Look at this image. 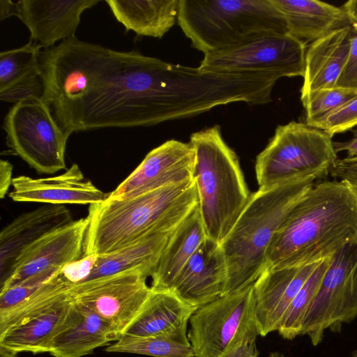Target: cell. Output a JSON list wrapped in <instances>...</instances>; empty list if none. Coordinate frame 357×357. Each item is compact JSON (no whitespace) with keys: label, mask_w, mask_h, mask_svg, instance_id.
Returning a JSON list of instances; mask_svg holds the SVG:
<instances>
[{"label":"cell","mask_w":357,"mask_h":357,"mask_svg":"<svg viewBox=\"0 0 357 357\" xmlns=\"http://www.w3.org/2000/svg\"><path fill=\"white\" fill-rule=\"evenodd\" d=\"M197 309L170 291H152L142 312L125 334L162 337L190 344L187 327Z\"/></svg>","instance_id":"22"},{"label":"cell","mask_w":357,"mask_h":357,"mask_svg":"<svg viewBox=\"0 0 357 357\" xmlns=\"http://www.w3.org/2000/svg\"><path fill=\"white\" fill-rule=\"evenodd\" d=\"M81 317L71 289L66 296L0 334V346L15 353H49L56 337Z\"/></svg>","instance_id":"17"},{"label":"cell","mask_w":357,"mask_h":357,"mask_svg":"<svg viewBox=\"0 0 357 357\" xmlns=\"http://www.w3.org/2000/svg\"><path fill=\"white\" fill-rule=\"evenodd\" d=\"M197 206L194 180L128 199L107 197L89 206L83 256L113 252L174 231Z\"/></svg>","instance_id":"3"},{"label":"cell","mask_w":357,"mask_h":357,"mask_svg":"<svg viewBox=\"0 0 357 357\" xmlns=\"http://www.w3.org/2000/svg\"><path fill=\"white\" fill-rule=\"evenodd\" d=\"M337 160L332 137L306 123L291 121L278 126L266 148L257 156L259 188L294 180L326 176Z\"/></svg>","instance_id":"7"},{"label":"cell","mask_w":357,"mask_h":357,"mask_svg":"<svg viewBox=\"0 0 357 357\" xmlns=\"http://www.w3.org/2000/svg\"><path fill=\"white\" fill-rule=\"evenodd\" d=\"M178 24L204 54L268 33H288L271 0H179Z\"/></svg>","instance_id":"6"},{"label":"cell","mask_w":357,"mask_h":357,"mask_svg":"<svg viewBox=\"0 0 357 357\" xmlns=\"http://www.w3.org/2000/svg\"><path fill=\"white\" fill-rule=\"evenodd\" d=\"M62 269L53 268L29 278L20 283L0 290V314L7 312L38 291Z\"/></svg>","instance_id":"32"},{"label":"cell","mask_w":357,"mask_h":357,"mask_svg":"<svg viewBox=\"0 0 357 357\" xmlns=\"http://www.w3.org/2000/svg\"><path fill=\"white\" fill-rule=\"evenodd\" d=\"M355 242L357 190L342 180L319 182L293 208L275 234L266 268L321 261Z\"/></svg>","instance_id":"2"},{"label":"cell","mask_w":357,"mask_h":357,"mask_svg":"<svg viewBox=\"0 0 357 357\" xmlns=\"http://www.w3.org/2000/svg\"><path fill=\"white\" fill-rule=\"evenodd\" d=\"M321 261L301 266L266 268L253 283L259 335L278 331L292 301Z\"/></svg>","instance_id":"16"},{"label":"cell","mask_w":357,"mask_h":357,"mask_svg":"<svg viewBox=\"0 0 357 357\" xmlns=\"http://www.w3.org/2000/svg\"><path fill=\"white\" fill-rule=\"evenodd\" d=\"M0 357H19L17 353H15L2 346H0Z\"/></svg>","instance_id":"40"},{"label":"cell","mask_w":357,"mask_h":357,"mask_svg":"<svg viewBox=\"0 0 357 357\" xmlns=\"http://www.w3.org/2000/svg\"><path fill=\"white\" fill-rule=\"evenodd\" d=\"M174 231L153 234L123 249L96 255L93 269L84 282L130 271H139L151 276Z\"/></svg>","instance_id":"27"},{"label":"cell","mask_w":357,"mask_h":357,"mask_svg":"<svg viewBox=\"0 0 357 357\" xmlns=\"http://www.w3.org/2000/svg\"><path fill=\"white\" fill-rule=\"evenodd\" d=\"M190 143L195 152L193 180L206 236L220 245L251 194L238 158L223 139L219 126L193 132Z\"/></svg>","instance_id":"5"},{"label":"cell","mask_w":357,"mask_h":357,"mask_svg":"<svg viewBox=\"0 0 357 357\" xmlns=\"http://www.w3.org/2000/svg\"><path fill=\"white\" fill-rule=\"evenodd\" d=\"M357 317V242L331 257L319 291L303 323L301 335L321 343L326 330L339 332Z\"/></svg>","instance_id":"11"},{"label":"cell","mask_w":357,"mask_h":357,"mask_svg":"<svg viewBox=\"0 0 357 357\" xmlns=\"http://www.w3.org/2000/svg\"><path fill=\"white\" fill-rule=\"evenodd\" d=\"M8 194L15 202H40L51 205H91L103 202L109 195L86 179L79 167L73 165L64 173L33 178L19 176L13 179Z\"/></svg>","instance_id":"18"},{"label":"cell","mask_w":357,"mask_h":357,"mask_svg":"<svg viewBox=\"0 0 357 357\" xmlns=\"http://www.w3.org/2000/svg\"><path fill=\"white\" fill-rule=\"evenodd\" d=\"M353 357H357V351L355 352V354H354Z\"/></svg>","instance_id":"43"},{"label":"cell","mask_w":357,"mask_h":357,"mask_svg":"<svg viewBox=\"0 0 357 357\" xmlns=\"http://www.w3.org/2000/svg\"><path fill=\"white\" fill-rule=\"evenodd\" d=\"M226 277V262L220 245L206 238L169 291L198 308L222 296Z\"/></svg>","instance_id":"19"},{"label":"cell","mask_w":357,"mask_h":357,"mask_svg":"<svg viewBox=\"0 0 357 357\" xmlns=\"http://www.w3.org/2000/svg\"><path fill=\"white\" fill-rule=\"evenodd\" d=\"M259 351L255 341L248 342L223 357H257Z\"/></svg>","instance_id":"38"},{"label":"cell","mask_w":357,"mask_h":357,"mask_svg":"<svg viewBox=\"0 0 357 357\" xmlns=\"http://www.w3.org/2000/svg\"><path fill=\"white\" fill-rule=\"evenodd\" d=\"M332 177L347 182L357 190V158L337 159L331 172Z\"/></svg>","instance_id":"35"},{"label":"cell","mask_w":357,"mask_h":357,"mask_svg":"<svg viewBox=\"0 0 357 357\" xmlns=\"http://www.w3.org/2000/svg\"><path fill=\"white\" fill-rule=\"evenodd\" d=\"M195 152L189 142L167 140L149 152L109 197L123 199L193 180Z\"/></svg>","instance_id":"14"},{"label":"cell","mask_w":357,"mask_h":357,"mask_svg":"<svg viewBox=\"0 0 357 357\" xmlns=\"http://www.w3.org/2000/svg\"><path fill=\"white\" fill-rule=\"evenodd\" d=\"M330 260L328 258L321 261L288 307L278 330L284 339L292 340L301 334L304 319L319 291Z\"/></svg>","instance_id":"29"},{"label":"cell","mask_w":357,"mask_h":357,"mask_svg":"<svg viewBox=\"0 0 357 357\" xmlns=\"http://www.w3.org/2000/svg\"><path fill=\"white\" fill-rule=\"evenodd\" d=\"M116 20L126 31L161 38L178 18L179 0H106Z\"/></svg>","instance_id":"26"},{"label":"cell","mask_w":357,"mask_h":357,"mask_svg":"<svg viewBox=\"0 0 357 357\" xmlns=\"http://www.w3.org/2000/svg\"><path fill=\"white\" fill-rule=\"evenodd\" d=\"M268 357H287L280 352H272L269 354Z\"/></svg>","instance_id":"41"},{"label":"cell","mask_w":357,"mask_h":357,"mask_svg":"<svg viewBox=\"0 0 357 357\" xmlns=\"http://www.w3.org/2000/svg\"><path fill=\"white\" fill-rule=\"evenodd\" d=\"M3 128L10 151L41 174L66 169L68 137L41 98L31 97L11 107Z\"/></svg>","instance_id":"9"},{"label":"cell","mask_w":357,"mask_h":357,"mask_svg":"<svg viewBox=\"0 0 357 357\" xmlns=\"http://www.w3.org/2000/svg\"><path fill=\"white\" fill-rule=\"evenodd\" d=\"M100 0L0 1V20L18 17L30 32V41L41 48L75 37L82 13Z\"/></svg>","instance_id":"13"},{"label":"cell","mask_w":357,"mask_h":357,"mask_svg":"<svg viewBox=\"0 0 357 357\" xmlns=\"http://www.w3.org/2000/svg\"><path fill=\"white\" fill-rule=\"evenodd\" d=\"M354 136L351 139L347 142H333V146L335 152L337 153L341 151H346L347 158L353 156L357 153V129L351 130Z\"/></svg>","instance_id":"37"},{"label":"cell","mask_w":357,"mask_h":357,"mask_svg":"<svg viewBox=\"0 0 357 357\" xmlns=\"http://www.w3.org/2000/svg\"><path fill=\"white\" fill-rule=\"evenodd\" d=\"M308 126L321 129L332 137L335 134L352 130L357 126V96L337 110Z\"/></svg>","instance_id":"33"},{"label":"cell","mask_w":357,"mask_h":357,"mask_svg":"<svg viewBox=\"0 0 357 357\" xmlns=\"http://www.w3.org/2000/svg\"><path fill=\"white\" fill-rule=\"evenodd\" d=\"M72 221L71 213L65 206L48 204L22 213L5 227L0 233V286L24 249Z\"/></svg>","instance_id":"20"},{"label":"cell","mask_w":357,"mask_h":357,"mask_svg":"<svg viewBox=\"0 0 357 357\" xmlns=\"http://www.w3.org/2000/svg\"><path fill=\"white\" fill-rule=\"evenodd\" d=\"M86 217L59 227L43 236L20 254L8 278L0 290L20 283L48 269H62L80 259L88 227Z\"/></svg>","instance_id":"15"},{"label":"cell","mask_w":357,"mask_h":357,"mask_svg":"<svg viewBox=\"0 0 357 357\" xmlns=\"http://www.w3.org/2000/svg\"><path fill=\"white\" fill-rule=\"evenodd\" d=\"M139 271L84 282L71 289L74 301L102 318L119 336L137 318L151 294Z\"/></svg>","instance_id":"12"},{"label":"cell","mask_w":357,"mask_h":357,"mask_svg":"<svg viewBox=\"0 0 357 357\" xmlns=\"http://www.w3.org/2000/svg\"><path fill=\"white\" fill-rule=\"evenodd\" d=\"M108 353H126L153 357H195L190 344L162 337H140L124 334L109 344Z\"/></svg>","instance_id":"30"},{"label":"cell","mask_w":357,"mask_h":357,"mask_svg":"<svg viewBox=\"0 0 357 357\" xmlns=\"http://www.w3.org/2000/svg\"><path fill=\"white\" fill-rule=\"evenodd\" d=\"M349 17L351 24L357 26V0H350L341 6Z\"/></svg>","instance_id":"39"},{"label":"cell","mask_w":357,"mask_h":357,"mask_svg":"<svg viewBox=\"0 0 357 357\" xmlns=\"http://www.w3.org/2000/svg\"><path fill=\"white\" fill-rule=\"evenodd\" d=\"M351 38L348 59L335 86L357 91V26L354 24H351Z\"/></svg>","instance_id":"34"},{"label":"cell","mask_w":357,"mask_h":357,"mask_svg":"<svg viewBox=\"0 0 357 357\" xmlns=\"http://www.w3.org/2000/svg\"><path fill=\"white\" fill-rule=\"evenodd\" d=\"M307 45L288 33H268L205 54L199 68L220 74L303 77Z\"/></svg>","instance_id":"10"},{"label":"cell","mask_w":357,"mask_h":357,"mask_svg":"<svg viewBox=\"0 0 357 357\" xmlns=\"http://www.w3.org/2000/svg\"><path fill=\"white\" fill-rule=\"evenodd\" d=\"M77 305L81 317L54 340L49 351L54 357H82L119 339V336L98 314Z\"/></svg>","instance_id":"28"},{"label":"cell","mask_w":357,"mask_h":357,"mask_svg":"<svg viewBox=\"0 0 357 357\" xmlns=\"http://www.w3.org/2000/svg\"><path fill=\"white\" fill-rule=\"evenodd\" d=\"M352 158H357V153H356L353 156L350 157Z\"/></svg>","instance_id":"42"},{"label":"cell","mask_w":357,"mask_h":357,"mask_svg":"<svg viewBox=\"0 0 357 357\" xmlns=\"http://www.w3.org/2000/svg\"><path fill=\"white\" fill-rule=\"evenodd\" d=\"M351 38L349 25L335 29L307 46L301 97L336 86L348 59Z\"/></svg>","instance_id":"21"},{"label":"cell","mask_w":357,"mask_h":357,"mask_svg":"<svg viewBox=\"0 0 357 357\" xmlns=\"http://www.w3.org/2000/svg\"><path fill=\"white\" fill-rule=\"evenodd\" d=\"M315 180L305 177L259 188L250 195L238 219L220 244L227 267L222 296L252 284L264 271L275 234L313 187Z\"/></svg>","instance_id":"4"},{"label":"cell","mask_w":357,"mask_h":357,"mask_svg":"<svg viewBox=\"0 0 357 357\" xmlns=\"http://www.w3.org/2000/svg\"><path fill=\"white\" fill-rule=\"evenodd\" d=\"M282 15L288 33L305 44L351 25L342 7L317 0H271Z\"/></svg>","instance_id":"23"},{"label":"cell","mask_w":357,"mask_h":357,"mask_svg":"<svg viewBox=\"0 0 357 357\" xmlns=\"http://www.w3.org/2000/svg\"><path fill=\"white\" fill-rule=\"evenodd\" d=\"M357 96V91L342 87L317 90L301 97L305 123H311L337 110Z\"/></svg>","instance_id":"31"},{"label":"cell","mask_w":357,"mask_h":357,"mask_svg":"<svg viewBox=\"0 0 357 357\" xmlns=\"http://www.w3.org/2000/svg\"><path fill=\"white\" fill-rule=\"evenodd\" d=\"M13 165L6 160H0V197L3 199L13 184Z\"/></svg>","instance_id":"36"},{"label":"cell","mask_w":357,"mask_h":357,"mask_svg":"<svg viewBox=\"0 0 357 357\" xmlns=\"http://www.w3.org/2000/svg\"><path fill=\"white\" fill-rule=\"evenodd\" d=\"M206 238L197 206L169 238L151 275V290L169 291L181 271Z\"/></svg>","instance_id":"25"},{"label":"cell","mask_w":357,"mask_h":357,"mask_svg":"<svg viewBox=\"0 0 357 357\" xmlns=\"http://www.w3.org/2000/svg\"><path fill=\"white\" fill-rule=\"evenodd\" d=\"M252 284L220 296L194 312L189 320L188 337L195 357H223L256 340L259 333Z\"/></svg>","instance_id":"8"},{"label":"cell","mask_w":357,"mask_h":357,"mask_svg":"<svg viewBox=\"0 0 357 357\" xmlns=\"http://www.w3.org/2000/svg\"><path fill=\"white\" fill-rule=\"evenodd\" d=\"M40 48L29 41L21 47L0 53L1 100L15 104L31 97H42Z\"/></svg>","instance_id":"24"},{"label":"cell","mask_w":357,"mask_h":357,"mask_svg":"<svg viewBox=\"0 0 357 357\" xmlns=\"http://www.w3.org/2000/svg\"><path fill=\"white\" fill-rule=\"evenodd\" d=\"M151 56L100 46L88 78L63 112L59 125L75 132L153 124Z\"/></svg>","instance_id":"1"}]
</instances>
